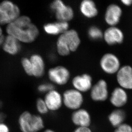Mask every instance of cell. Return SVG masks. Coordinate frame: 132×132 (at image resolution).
I'll use <instances>...</instances> for the list:
<instances>
[{"mask_svg":"<svg viewBox=\"0 0 132 132\" xmlns=\"http://www.w3.org/2000/svg\"><path fill=\"white\" fill-rule=\"evenodd\" d=\"M6 31L8 35L13 36L20 43L27 44L35 41L40 34L38 27L26 15H20L7 25Z\"/></svg>","mask_w":132,"mask_h":132,"instance_id":"6da1fadb","label":"cell"},{"mask_svg":"<svg viewBox=\"0 0 132 132\" xmlns=\"http://www.w3.org/2000/svg\"><path fill=\"white\" fill-rule=\"evenodd\" d=\"M81 40L77 31L69 29L59 35L56 42V50L59 55L67 56L79 48Z\"/></svg>","mask_w":132,"mask_h":132,"instance_id":"7a4b0ae2","label":"cell"},{"mask_svg":"<svg viewBox=\"0 0 132 132\" xmlns=\"http://www.w3.org/2000/svg\"><path fill=\"white\" fill-rule=\"evenodd\" d=\"M17 124L21 132H38L44 127L42 117L28 111H24L19 115Z\"/></svg>","mask_w":132,"mask_h":132,"instance_id":"3957f363","label":"cell"},{"mask_svg":"<svg viewBox=\"0 0 132 132\" xmlns=\"http://www.w3.org/2000/svg\"><path fill=\"white\" fill-rule=\"evenodd\" d=\"M20 10L16 4L10 1L0 3V25H8L17 19Z\"/></svg>","mask_w":132,"mask_h":132,"instance_id":"277c9868","label":"cell"},{"mask_svg":"<svg viewBox=\"0 0 132 132\" xmlns=\"http://www.w3.org/2000/svg\"><path fill=\"white\" fill-rule=\"evenodd\" d=\"M50 8L55 13L57 21L69 22L74 17V9L61 0H55L53 1L50 4Z\"/></svg>","mask_w":132,"mask_h":132,"instance_id":"5b68a950","label":"cell"},{"mask_svg":"<svg viewBox=\"0 0 132 132\" xmlns=\"http://www.w3.org/2000/svg\"><path fill=\"white\" fill-rule=\"evenodd\" d=\"M63 104L70 110H76L81 108L84 103L82 93L74 88L66 90L62 95Z\"/></svg>","mask_w":132,"mask_h":132,"instance_id":"8992f818","label":"cell"},{"mask_svg":"<svg viewBox=\"0 0 132 132\" xmlns=\"http://www.w3.org/2000/svg\"><path fill=\"white\" fill-rule=\"evenodd\" d=\"M48 76L53 84L63 86L68 82L70 77V73L65 66L58 65L49 69L48 71Z\"/></svg>","mask_w":132,"mask_h":132,"instance_id":"52a82bcc","label":"cell"},{"mask_svg":"<svg viewBox=\"0 0 132 132\" xmlns=\"http://www.w3.org/2000/svg\"><path fill=\"white\" fill-rule=\"evenodd\" d=\"M100 65L102 70L109 75L117 73L121 68L119 58L112 53L104 54L100 60Z\"/></svg>","mask_w":132,"mask_h":132,"instance_id":"ba28073f","label":"cell"},{"mask_svg":"<svg viewBox=\"0 0 132 132\" xmlns=\"http://www.w3.org/2000/svg\"><path fill=\"white\" fill-rule=\"evenodd\" d=\"M91 99L96 102H103L107 100L108 96V88L105 80H100L93 85L90 90Z\"/></svg>","mask_w":132,"mask_h":132,"instance_id":"9c48e42d","label":"cell"},{"mask_svg":"<svg viewBox=\"0 0 132 132\" xmlns=\"http://www.w3.org/2000/svg\"><path fill=\"white\" fill-rule=\"evenodd\" d=\"M92 82V77L87 73L75 76L72 80L74 88L82 93L91 90L93 86Z\"/></svg>","mask_w":132,"mask_h":132,"instance_id":"30bf717a","label":"cell"},{"mask_svg":"<svg viewBox=\"0 0 132 132\" xmlns=\"http://www.w3.org/2000/svg\"><path fill=\"white\" fill-rule=\"evenodd\" d=\"M43 99L49 111H57L63 104L62 95L55 89L46 94Z\"/></svg>","mask_w":132,"mask_h":132,"instance_id":"8fae6325","label":"cell"},{"mask_svg":"<svg viewBox=\"0 0 132 132\" xmlns=\"http://www.w3.org/2000/svg\"><path fill=\"white\" fill-rule=\"evenodd\" d=\"M117 80L120 86L125 89H132V68L125 65L117 72Z\"/></svg>","mask_w":132,"mask_h":132,"instance_id":"7c38bea8","label":"cell"},{"mask_svg":"<svg viewBox=\"0 0 132 132\" xmlns=\"http://www.w3.org/2000/svg\"><path fill=\"white\" fill-rule=\"evenodd\" d=\"M72 123L77 127H89L91 124V116L84 109L80 108L74 111L71 116Z\"/></svg>","mask_w":132,"mask_h":132,"instance_id":"4fadbf2b","label":"cell"},{"mask_svg":"<svg viewBox=\"0 0 132 132\" xmlns=\"http://www.w3.org/2000/svg\"><path fill=\"white\" fill-rule=\"evenodd\" d=\"M122 10L119 5L111 4L107 7L104 19L106 24L110 27H115L119 22L122 15Z\"/></svg>","mask_w":132,"mask_h":132,"instance_id":"5bb4252c","label":"cell"},{"mask_svg":"<svg viewBox=\"0 0 132 132\" xmlns=\"http://www.w3.org/2000/svg\"><path fill=\"white\" fill-rule=\"evenodd\" d=\"M103 38L105 42L110 45L121 44L123 42L124 36L122 31L115 27H110L104 32Z\"/></svg>","mask_w":132,"mask_h":132,"instance_id":"9a60e30c","label":"cell"},{"mask_svg":"<svg viewBox=\"0 0 132 132\" xmlns=\"http://www.w3.org/2000/svg\"><path fill=\"white\" fill-rule=\"evenodd\" d=\"M128 100V95L125 90L120 87L115 88L112 91L109 101L114 106L120 109L127 104Z\"/></svg>","mask_w":132,"mask_h":132,"instance_id":"2e32d148","label":"cell"},{"mask_svg":"<svg viewBox=\"0 0 132 132\" xmlns=\"http://www.w3.org/2000/svg\"><path fill=\"white\" fill-rule=\"evenodd\" d=\"M43 28L44 32L48 35H60L69 30V24L67 22L57 21L45 24Z\"/></svg>","mask_w":132,"mask_h":132,"instance_id":"e0dca14e","label":"cell"},{"mask_svg":"<svg viewBox=\"0 0 132 132\" xmlns=\"http://www.w3.org/2000/svg\"><path fill=\"white\" fill-rule=\"evenodd\" d=\"M31 62L32 77L40 78L45 72V63L43 58L39 54H33L29 57Z\"/></svg>","mask_w":132,"mask_h":132,"instance_id":"ac0fdd59","label":"cell"},{"mask_svg":"<svg viewBox=\"0 0 132 132\" xmlns=\"http://www.w3.org/2000/svg\"><path fill=\"white\" fill-rule=\"evenodd\" d=\"M20 43L16 38L8 35L5 37V41L2 46L3 50L9 55H17L21 49Z\"/></svg>","mask_w":132,"mask_h":132,"instance_id":"d6986e66","label":"cell"},{"mask_svg":"<svg viewBox=\"0 0 132 132\" xmlns=\"http://www.w3.org/2000/svg\"><path fill=\"white\" fill-rule=\"evenodd\" d=\"M79 10L82 15L87 19L94 18L98 14L96 4L92 0L82 1L80 4Z\"/></svg>","mask_w":132,"mask_h":132,"instance_id":"ffe728a7","label":"cell"},{"mask_svg":"<svg viewBox=\"0 0 132 132\" xmlns=\"http://www.w3.org/2000/svg\"><path fill=\"white\" fill-rule=\"evenodd\" d=\"M126 118L125 111L121 109H117L114 110L108 115V120L111 125L116 128L124 123Z\"/></svg>","mask_w":132,"mask_h":132,"instance_id":"44dd1931","label":"cell"},{"mask_svg":"<svg viewBox=\"0 0 132 132\" xmlns=\"http://www.w3.org/2000/svg\"><path fill=\"white\" fill-rule=\"evenodd\" d=\"M87 36L93 41H97L103 38L104 32L100 28L96 26H91L88 29Z\"/></svg>","mask_w":132,"mask_h":132,"instance_id":"7402d4cb","label":"cell"},{"mask_svg":"<svg viewBox=\"0 0 132 132\" xmlns=\"http://www.w3.org/2000/svg\"><path fill=\"white\" fill-rule=\"evenodd\" d=\"M36 107L38 112L41 115L47 113L49 110L43 99L39 98L36 101Z\"/></svg>","mask_w":132,"mask_h":132,"instance_id":"603a6c76","label":"cell"},{"mask_svg":"<svg viewBox=\"0 0 132 132\" xmlns=\"http://www.w3.org/2000/svg\"><path fill=\"white\" fill-rule=\"evenodd\" d=\"M21 64L24 71L28 76L32 77V71L31 68V64L29 58H23L21 59Z\"/></svg>","mask_w":132,"mask_h":132,"instance_id":"cb8c5ba5","label":"cell"},{"mask_svg":"<svg viewBox=\"0 0 132 132\" xmlns=\"http://www.w3.org/2000/svg\"><path fill=\"white\" fill-rule=\"evenodd\" d=\"M55 89V86L51 83H42L38 85V90L39 92L42 93L46 94L50 91Z\"/></svg>","mask_w":132,"mask_h":132,"instance_id":"d4e9b609","label":"cell"},{"mask_svg":"<svg viewBox=\"0 0 132 132\" xmlns=\"http://www.w3.org/2000/svg\"><path fill=\"white\" fill-rule=\"evenodd\" d=\"M115 132H132V127L124 123L116 128Z\"/></svg>","mask_w":132,"mask_h":132,"instance_id":"484cf974","label":"cell"},{"mask_svg":"<svg viewBox=\"0 0 132 132\" xmlns=\"http://www.w3.org/2000/svg\"><path fill=\"white\" fill-rule=\"evenodd\" d=\"M0 132H11L10 126L4 121L0 122Z\"/></svg>","mask_w":132,"mask_h":132,"instance_id":"4316f807","label":"cell"},{"mask_svg":"<svg viewBox=\"0 0 132 132\" xmlns=\"http://www.w3.org/2000/svg\"><path fill=\"white\" fill-rule=\"evenodd\" d=\"M73 132H92L89 127H77Z\"/></svg>","mask_w":132,"mask_h":132,"instance_id":"83f0119b","label":"cell"},{"mask_svg":"<svg viewBox=\"0 0 132 132\" xmlns=\"http://www.w3.org/2000/svg\"><path fill=\"white\" fill-rule=\"evenodd\" d=\"M121 2L127 6H129L132 4V0H123L121 1Z\"/></svg>","mask_w":132,"mask_h":132,"instance_id":"f1b7e54d","label":"cell"},{"mask_svg":"<svg viewBox=\"0 0 132 132\" xmlns=\"http://www.w3.org/2000/svg\"><path fill=\"white\" fill-rule=\"evenodd\" d=\"M5 37L2 35L0 36V46H2L5 41Z\"/></svg>","mask_w":132,"mask_h":132,"instance_id":"f546056e","label":"cell"},{"mask_svg":"<svg viewBox=\"0 0 132 132\" xmlns=\"http://www.w3.org/2000/svg\"><path fill=\"white\" fill-rule=\"evenodd\" d=\"M4 114L0 113V122L4 121Z\"/></svg>","mask_w":132,"mask_h":132,"instance_id":"4dcf8cb0","label":"cell"},{"mask_svg":"<svg viewBox=\"0 0 132 132\" xmlns=\"http://www.w3.org/2000/svg\"><path fill=\"white\" fill-rule=\"evenodd\" d=\"M43 132H56L55 131H54L53 130H51V129H46L45 130V131Z\"/></svg>","mask_w":132,"mask_h":132,"instance_id":"1f68e13d","label":"cell"},{"mask_svg":"<svg viewBox=\"0 0 132 132\" xmlns=\"http://www.w3.org/2000/svg\"><path fill=\"white\" fill-rule=\"evenodd\" d=\"M3 35L2 29L1 28V25H0V36H1Z\"/></svg>","mask_w":132,"mask_h":132,"instance_id":"d6a6232c","label":"cell"}]
</instances>
